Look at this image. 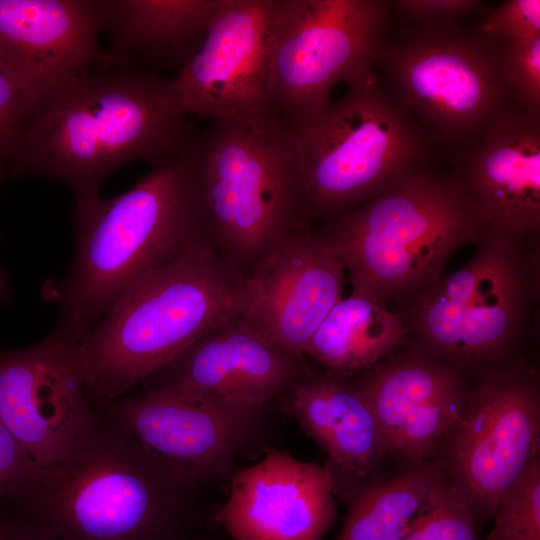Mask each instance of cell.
I'll return each mask as SVG.
<instances>
[{"label": "cell", "instance_id": "6da1fadb", "mask_svg": "<svg viewBox=\"0 0 540 540\" xmlns=\"http://www.w3.org/2000/svg\"><path fill=\"white\" fill-rule=\"evenodd\" d=\"M169 79L96 68L70 81L25 124L10 168L16 178L57 181L74 198L135 161L153 164L181 151L194 133Z\"/></svg>", "mask_w": 540, "mask_h": 540}, {"label": "cell", "instance_id": "7a4b0ae2", "mask_svg": "<svg viewBox=\"0 0 540 540\" xmlns=\"http://www.w3.org/2000/svg\"><path fill=\"white\" fill-rule=\"evenodd\" d=\"M73 230L69 272L43 295L59 309L52 334L77 345L131 284L207 243L184 148L121 194L75 199Z\"/></svg>", "mask_w": 540, "mask_h": 540}, {"label": "cell", "instance_id": "3957f363", "mask_svg": "<svg viewBox=\"0 0 540 540\" xmlns=\"http://www.w3.org/2000/svg\"><path fill=\"white\" fill-rule=\"evenodd\" d=\"M107 418L19 495L55 540H193L201 487Z\"/></svg>", "mask_w": 540, "mask_h": 540}, {"label": "cell", "instance_id": "277c9868", "mask_svg": "<svg viewBox=\"0 0 540 540\" xmlns=\"http://www.w3.org/2000/svg\"><path fill=\"white\" fill-rule=\"evenodd\" d=\"M244 278L209 244L131 284L74 345L92 404L104 409L203 335L235 317Z\"/></svg>", "mask_w": 540, "mask_h": 540}, {"label": "cell", "instance_id": "5b68a950", "mask_svg": "<svg viewBox=\"0 0 540 540\" xmlns=\"http://www.w3.org/2000/svg\"><path fill=\"white\" fill-rule=\"evenodd\" d=\"M312 229L343 265L351 293L388 305L439 280L487 226L460 177L429 167Z\"/></svg>", "mask_w": 540, "mask_h": 540}, {"label": "cell", "instance_id": "8992f818", "mask_svg": "<svg viewBox=\"0 0 540 540\" xmlns=\"http://www.w3.org/2000/svg\"><path fill=\"white\" fill-rule=\"evenodd\" d=\"M540 296L539 235L491 228L469 260L401 302L406 346L470 378L522 354Z\"/></svg>", "mask_w": 540, "mask_h": 540}, {"label": "cell", "instance_id": "52a82bcc", "mask_svg": "<svg viewBox=\"0 0 540 540\" xmlns=\"http://www.w3.org/2000/svg\"><path fill=\"white\" fill-rule=\"evenodd\" d=\"M293 135L299 221L313 227L385 193L429 168L430 139L373 68Z\"/></svg>", "mask_w": 540, "mask_h": 540}, {"label": "cell", "instance_id": "ba28073f", "mask_svg": "<svg viewBox=\"0 0 540 540\" xmlns=\"http://www.w3.org/2000/svg\"><path fill=\"white\" fill-rule=\"evenodd\" d=\"M207 244L245 278L295 231L298 167L278 120L210 122L184 148Z\"/></svg>", "mask_w": 540, "mask_h": 540}, {"label": "cell", "instance_id": "9c48e42d", "mask_svg": "<svg viewBox=\"0 0 540 540\" xmlns=\"http://www.w3.org/2000/svg\"><path fill=\"white\" fill-rule=\"evenodd\" d=\"M374 67L430 141L461 155L515 105L501 73L497 43L460 23L411 25L393 38L388 35Z\"/></svg>", "mask_w": 540, "mask_h": 540}, {"label": "cell", "instance_id": "30bf717a", "mask_svg": "<svg viewBox=\"0 0 540 540\" xmlns=\"http://www.w3.org/2000/svg\"><path fill=\"white\" fill-rule=\"evenodd\" d=\"M393 1L277 0L268 54L275 116L289 131L331 101L333 88L372 68Z\"/></svg>", "mask_w": 540, "mask_h": 540}, {"label": "cell", "instance_id": "8fae6325", "mask_svg": "<svg viewBox=\"0 0 540 540\" xmlns=\"http://www.w3.org/2000/svg\"><path fill=\"white\" fill-rule=\"evenodd\" d=\"M539 450V378L520 354L472 378L463 411L437 457L480 523L492 517Z\"/></svg>", "mask_w": 540, "mask_h": 540}, {"label": "cell", "instance_id": "7c38bea8", "mask_svg": "<svg viewBox=\"0 0 540 540\" xmlns=\"http://www.w3.org/2000/svg\"><path fill=\"white\" fill-rule=\"evenodd\" d=\"M266 407L156 388L130 392L104 410L171 470L205 485L230 482L236 458L264 431Z\"/></svg>", "mask_w": 540, "mask_h": 540}, {"label": "cell", "instance_id": "4fadbf2b", "mask_svg": "<svg viewBox=\"0 0 540 540\" xmlns=\"http://www.w3.org/2000/svg\"><path fill=\"white\" fill-rule=\"evenodd\" d=\"M277 0H222L198 50L172 78L186 116L210 122L277 120L269 89L268 54Z\"/></svg>", "mask_w": 540, "mask_h": 540}, {"label": "cell", "instance_id": "5bb4252c", "mask_svg": "<svg viewBox=\"0 0 540 540\" xmlns=\"http://www.w3.org/2000/svg\"><path fill=\"white\" fill-rule=\"evenodd\" d=\"M74 358L53 334L0 349V419L39 467L68 457L101 421Z\"/></svg>", "mask_w": 540, "mask_h": 540}, {"label": "cell", "instance_id": "9a60e30c", "mask_svg": "<svg viewBox=\"0 0 540 540\" xmlns=\"http://www.w3.org/2000/svg\"><path fill=\"white\" fill-rule=\"evenodd\" d=\"M102 33L101 0H0V57L27 120L74 78L110 68Z\"/></svg>", "mask_w": 540, "mask_h": 540}, {"label": "cell", "instance_id": "2e32d148", "mask_svg": "<svg viewBox=\"0 0 540 540\" xmlns=\"http://www.w3.org/2000/svg\"><path fill=\"white\" fill-rule=\"evenodd\" d=\"M351 377L376 417L387 456L405 469L437 457L472 383L459 368L407 346Z\"/></svg>", "mask_w": 540, "mask_h": 540}, {"label": "cell", "instance_id": "e0dca14e", "mask_svg": "<svg viewBox=\"0 0 540 540\" xmlns=\"http://www.w3.org/2000/svg\"><path fill=\"white\" fill-rule=\"evenodd\" d=\"M346 282L343 265L312 227L301 228L244 278L236 316L278 347L305 356Z\"/></svg>", "mask_w": 540, "mask_h": 540}, {"label": "cell", "instance_id": "ac0fdd59", "mask_svg": "<svg viewBox=\"0 0 540 540\" xmlns=\"http://www.w3.org/2000/svg\"><path fill=\"white\" fill-rule=\"evenodd\" d=\"M334 494L328 465L267 448L234 471L214 519L231 540H322L337 519Z\"/></svg>", "mask_w": 540, "mask_h": 540}, {"label": "cell", "instance_id": "d6986e66", "mask_svg": "<svg viewBox=\"0 0 540 540\" xmlns=\"http://www.w3.org/2000/svg\"><path fill=\"white\" fill-rule=\"evenodd\" d=\"M308 365L235 316L215 327L148 376L144 389L264 405L280 398Z\"/></svg>", "mask_w": 540, "mask_h": 540}, {"label": "cell", "instance_id": "ffe728a7", "mask_svg": "<svg viewBox=\"0 0 540 540\" xmlns=\"http://www.w3.org/2000/svg\"><path fill=\"white\" fill-rule=\"evenodd\" d=\"M459 176L488 228L540 233V115L515 105L461 155Z\"/></svg>", "mask_w": 540, "mask_h": 540}, {"label": "cell", "instance_id": "44dd1931", "mask_svg": "<svg viewBox=\"0 0 540 540\" xmlns=\"http://www.w3.org/2000/svg\"><path fill=\"white\" fill-rule=\"evenodd\" d=\"M280 399L328 455L335 478L367 480L387 457L376 417L350 375L308 366Z\"/></svg>", "mask_w": 540, "mask_h": 540}, {"label": "cell", "instance_id": "7402d4cb", "mask_svg": "<svg viewBox=\"0 0 540 540\" xmlns=\"http://www.w3.org/2000/svg\"><path fill=\"white\" fill-rule=\"evenodd\" d=\"M222 0H101L110 68L159 75L176 70L203 43Z\"/></svg>", "mask_w": 540, "mask_h": 540}, {"label": "cell", "instance_id": "603a6c76", "mask_svg": "<svg viewBox=\"0 0 540 540\" xmlns=\"http://www.w3.org/2000/svg\"><path fill=\"white\" fill-rule=\"evenodd\" d=\"M408 329L400 314L369 296H343L310 339L305 355L327 370L354 375L406 346Z\"/></svg>", "mask_w": 540, "mask_h": 540}, {"label": "cell", "instance_id": "cb8c5ba5", "mask_svg": "<svg viewBox=\"0 0 540 540\" xmlns=\"http://www.w3.org/2000/svg\"><path fill=\"white\" fill-rule=\"evenodd\" d=\"M444 462L433 458L389 479L354 480L335 540H404L437 482Z\"/></svg>", "mask_w": 540, "mask_h": 540}, {"label": "cell", "instance_id": "d4e9b609", "mask_svg": "<svg viewBox=\"0 0 540 540\" xmlns=\"http://www.w3.org/2000/svg\"><path fill=\"white\" fill-rule=\"evenodd\" d=\"M478 520L467 500L448 478H441L404 540H479Z\"/></svg>", "mask_w": 540, "mask_h": 540}, {"label": "cell", "instance_id": "484cf974", "mask_svg": "<svg viewBox=\"0 0 540 540\" xmlns=\"http://www.w3.org/2000/svg\"><path fill=\"white\" fill-rule=\"evenodd\" d=\"M484 540H540V457L505 491Z\"/></svg>", "mask_w": 540, "mask_h": 540}, {"label": "cell", "instance_id": "4316f807", "mask_svg": "<svg viewBox=\"0 0 540 540\" xmlns=\"http://www.w3.org/2000/svg\"><path fill=\"white\" fill-rule=\"evenodd\" d=\"M497 46L501 73L513 103L540 115V35Z\"/></svg>", "mask_w": 540, "mask_h": 540}, {"label": "cell", "instance_id": "83f0119b", "mask_svg": "<svg viewBox=\"0 0 540 540\" xmlns=\"http://www.w3.org/2000/svg\"><path fill=\"white\" fill-rule=\"evenodd\" d=\"M489 41L504 43L540 35V1L508 0L486 12L474 28Z\"/></svg>", "mask_w": 540, "mask_h": 540}, {"label": "cell", "instance_id": "f1b7e54d", "mask_svg": "<svg viewBox=\"0 0 540 540\" xmlns=\"http://www.w3.org/2000/svg\"><path fill=\"white\" fill-rule=\"evenodd\" d=\"M26 120L20 87L0 57V174L10 175Z\"/></svg>", "mask_w": 540, "mask_h": 540}, {"label": "cell", "instance_id": "f546056e", "mask_svg": "<svg viewBox=\"0 0 540 540\" xmlns=\"http://www.w3.org/2000/svg\"><path fill=\"white\" fill-rule=\"evenodd\" d=\"M486 3L479 0H397L393 13L411 25L459 24L460 20L480 13Z\"/></svg>", "mask_w": 540, "mask_h": 540}, {"label": "cell", "instance_id": "4dcf8cb0", "mask_svg": "<svg viewBox=\"0 0 540 540\" xmlns=\"http://www.w3.org/2000/svg\"><path fill=\"white\" fill-rule=\"evenodd\" d=\"M39 468L0 419V500L18 497Z\"/></svg>", "mask_w": 540, "mask_h": 540}, {"label": "cell", "instance_id": "1f68e13d", "mask_svg": "<svg viewBox=\"0 0 540 540\" xmlns=\"http://www.w3.org/2000/svg\"><path fill=\"white\" fill-rule=\"evenodd\" d=\"M0 540H55L48 532L33 522H0Z\"/></svg>", "mask_w": 540, "mask_h": 540}, {"label": "cell", "instance_id": "d6a6232c", "mask_svg": "<svg viewBox=\"0 0 540 540\" xmlns=\"http://www.w3.org/2000/svg\"><path fill=\"white\" fill-rule=\"evenodd\" d=\"M8 175L0 174V186ZM11 300V291L8 284L6 270L0 265V304L3 305Z\"/></svg>", "mask_w": 540, "mask_h": 540}]
</instances>
